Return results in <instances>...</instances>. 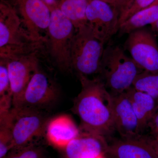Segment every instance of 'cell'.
<instances>
[{
    "label": "cell",
    "mask_w": 158,
    "mask_h": 158,
    "mask_svg": "<svg viewBox=\"0 0 158 158\" xmlns=\"http://www.w3.org/2000/svg\"><path fill=\"white\" fill-rule=\"evenodd\" d=\"M59 92L55 81L40 67L13 107H21L43 111L56 102Z\"/></svg>",
    "instance_id": "cell-8"
},
{
    "label": "cell",
    "mask_w": 158,
    "mask_h": 158,
    "mask_svg": "<svg viewBox=\"0 0 158 158\" xmlns=\"http://www.w3.org/2000/svg\"><path fill=\"white\" fill-rule=\"evenodd\" d=\"M106 156V155H104L100 156H99L98 157L96 158H107Z\"/></svg>",
    "instance_id": "cell-29"
},
{
    "label": "cell",
    "mask_w": 158,
    "mask_h": 158,
    "mask_svg": "<svg viewBox=\"0 0 158 158\" xmlns=\"http://www.w3.org/2000/svg\"><path fill=\"white\" fill-rule=\"evenodd\" d=\"M88 0H59L58 7L73 24L76 30L87 24Z\"/></svg>",
    "instance_id": "cell-18"
},
{
    "label": "cell",
    "mask_w": 158,
    "mask_h": 158,
    "mask_svg": "<svg viewBox=\"0 0 158 158\" xmlns=\"http://www.w3.org/2000/svg\"><path fill=\"white\" fill-rule=\"evenodd\" d=\"M89 1V0H88ZM102 1H105V2H108L110 3L111 4L112 3V0H102Z\"/></svg>",
    "instance_id": "cell-30"
},
{
    "label": "cell",
    "mask_w": 158,
    "mask_h": 158,
    "mask_svg": "<svg viewBox=\"0 0 158 158\" xmlns=\"http://www.w3.org/2000/svg\"><path fill=\"white\" fill-rule=\"evenodd\" d=\"M119 12L112 4L102 0H89L86 9L87 24L94 36L106 44L118 32Z\"/></svg>",
    "instance_id": "cell-10"
},
{
    "label": "cell",
    "mask_w": 158,
    "mask_h": 158,
    "mask_svg": "<svg viewBox=\"0 0 158 158\" xmlns=\"http://www.w3.org/2000/svg\"><path fill=\"white\" fill-rule=\"evenodd\" d=\"M128 35L124 48L132 59L143 70L158 73V44L155 34L144 27Z\"/></svg>",
    "instance_id": "cell-9"
},
{
    "label": "cell",
    "mask_w": 158,
    "mask_h": 158,
    "mask_svg": "<svg viewBox=\"0 0 158 158\" xmlns=\"http://www.w3.org/2000/svg\"><path fill=\"white\" fill-rule=\"evenodd\" d=\"M158 20V0L151 6L133 15L119 27V35L129 34L133 31L152 25Z\"/></svg>",
    "instance_id": "cell-17"
},
{
    "label": "cell",
    "mask_w": 158,
    "mask_h": 158,
    "mask_svg": "<svg viewBox=\"0 0 158 158\" xmlns=\"http://www.w3.org/2000/svg\"><path fill=\"white\" fill-rule=\"evenodd\" d=\"M42 1L48 6L50 9L53 7L58 6L59 0H42Z\"/></svg>",
    "instance_id": "cell-26"
},
{
    "label": "cell",
    "mask_w": 158,
    "mask_h": 158,
    "mask_svg": "<svg viewBox=\"0 0 158 158\" xmlns=\"http://www.w3.org/2000/svg\"><path fill=\"white\" fill-rule=\"evenodd\" d=\"M79 79L81 90L74 100L72 111L81 120L80 129L106 138L116 131L113 96L99 77Z\"/></svg>",
    "instance_id": "cell-1"
},
{
    "label": "cell",
    "mask_w": 158,
    "mask_h": 158,
    "mask_svg": "<svg viewBox=\"0 0 158 158\" xmlns=\"http://www.w3.org/2000/svg\"><path fill=\"white\" fill-rule=\"evenodd\" d=\"M157 0H131L119 15L120 24L126 20L142 9L151 6Z\"/></svg>",
    "instance_id": "cell-23"
},
{
    "label": "cell",
    "mask_w": 158,
    "mask_h": 158,
    "mask_svg": "<svg viewBox=\"0 0 158 158\" xmlns=\"http://www.w3.org/2000/svg\"><path fill=\"white\" fill-rule=\"evenodd\" d=\"M105 44L97 38L88 25L76 30L71 47L72 69L79 78L99 77Z\"/></svg>",
    "instance_id": "cell-4"
},
{
    "label": "cell",
    "mask_w": 158,
    "mask_h": 158,
    "mask_svg": "<svg viewBox=\"0 0 158 158\" xmlns=\"http://www.w3.org/2000/svg\"><path fill=\"white\" fill-rule=\"evenodd\" d=\"M9 112L0 113V158H5L13 148L11 131L8 123Z\"/></svg>",
    "instance_id": "cell-21"
},
{
    "label": "cell",
    "mask_w": 158,
    "mask_h": 158,
    "mask_svg": "<svg viewBox=\"0 0 158 158\" xmlns=\"http://www.w3.org/2000/svg\"><path fill=\"white\" fill-rule=\"evenodd\" d=\"M80 133V128L73 119L66 114L59 115L49 121L45 131L48 142L60 148H65Z\"/></svg>",
    "instance_id": "cell-15"
},
{
    "label": "cell",
    "mask_w": 158,
    "mask_h": 158,
    "mask_svg": "<svg viewBox=\"0 0 158 158\" xmlns=\"http://www.w3.org/2000/svg\"><path fill=\"white\" fill-rule=\"evenodd\" d=\"M132 86L151 96L158 104V73L143 71L136 77Z\"/></svg>",
    "instance_id": "cell-20"
},
{
    "label": "cell",
    "mask_w": 158,
    "mask_h": 158,
    "mask_svg": "<svg viewBox=\"0 0 158 158\" xmlns=\"http://www.w3.org/2000/svg\"><path fill=\"white\" fill-rule=\"evenodd\" d=\"M151 26V30L155 34L156 36L158 37V20L154 23Z\"/></svg>",
    "instance_id": "cell-27"
},
{
    "label": "cell",
    "mask_w": 158,
    "mask_h": 158,
    "mask_svg": "<svg viewBox=\"0 0 158 158\" xmlns=\"http://www.w3.org/2000/svg\"><path fill=\"white\" fill-rule=\"evenodd\" d=\"M50 10L51 21L47 34L45 52L59 70L72 71L71 47L75 27L58 6Z\"/></svg>",
    "instance_id": "cell-5"
},
{
    "label": "cell",
    "mask_w": 158,
    "mask_h": 158,
    "mask_svg": "<svg viewBox=\"0 0 158 158\" xmlns=\"http://www.w3.org/2000/svg\"><path fill=\"white\" fill-rule=\"evenodd\" d=\"M36 52L3 59L8 63L14 107L21 97L32 77L39 69L40 53Z\"/></svg>",
    "instance_id": "cell-11"
},
{
    "label": "cell",
    "mask_w": 158,
    "mask_h": 158,
    "mask_svg": "<svg viewBox=\"0 0 158 158\" xmlns=\"http://www.w3.org/2000/svg\"><path fill=\"white\" fill-rule=\"evenodd\" d=\"M152 141L155 147L156 151L158 158V141L155 140L153 138H152Z\"/></svg>",
    "instance_id": "cell-28"
},
{
    "label": "cell",
    "mask_w": 158,
    "mask_h": 158,
    "mask_svg": "<svg viewBox=\"0 0 158 158\" xmlns=\"http://www.w3.org/2000/svg\"><path fill=\"white\" fill-rule=\"evenodd\" d=\"M131 1V0H113L112 5L117 9L120 14Z\"/></svg>",
    "instance_id": "cell-25"
},
{
    "label": "cell",
    "mask_w": 158,
    "mask_h": 158,
    "mask_svg": "<svg viewBox=\"0 0 158 158\" xmlns=\"http://www.w3.org/2000/svg\"><path fill=\"white\" fill-rule=\"evenodd\" d=\"M139 123L140 132L148 128V124L158 109L157 102L147 94L131 87L126 90Z\"/></svg>",
    "instance_id": "cell-16"
},
{
    "label": "cell",
    "mask_w": 158,
    "mask_h": 158,
    "mask_svg": "<svg viewBox=\"0 0 158 158\" xmlns=\"http://www.w3.org/2000/svg\"><path fill=\"white\" fill-rule=\"evenodd\" d=\"M45 51V42L37 40L23 25L15 9L5 0L0 2V59Z\"/></svg>",
    "instance_id": "cell-2"
},
{
    "label": "cell",
    "mask_w": 158,
    "mask_h": 158,
    "mask_svg": "<svg viewBox=\"0 0 158 158\" xmlns=\"http://www.w3.org/2000/svg\"><path fill=\"white\" fill-rule=\"evenodd\" d=\"M15 9L32 37L46 42L51 11L42 0H5Z\"/></svg>",
    "instance_id": "cell-7"
},
{
    "label": "cell",
    "mask_w": 158,
    "mask_h": 158,
    "mask_svg": "<svg viewBox=\"0 0 158 158\" xmlns=\"http://www.w3.org/2000/svg\"><path fill=\"white\" fill-rule=\"evenodd\" d=\"M8 119L13 149L31 144L34 139L45 134L48 122L42 110L21 107L11 108Z\"/></svg>",
    "instance_id": "cell-6"
},
{
    "label": "cell",
    "mask_w": 158,
    "mask_h": 158,
    "mask_svg": "<svg viewBox=\"0 0 158 158\" xmlns=\"http://www.w3.org/2000/svg\"><path fill=\"white\" fill-rule=\"evenodd\" d=\"M12 107L11 83L8 63L0 59V110H9Z\"/></svg>",
    "instance_id": "cell-19"
},
{
    "label": "cell",
    "mask_w": 158,
    "mask_h": 158,
    "mask_svg": "<svg viewBox=\"0 0 158 158\" xmlns=\"http://www.w3.org/2000/svg\"><path fill=\"white\" fill-rule=\"evenodd\" d=\"M148 128L150 130L152 138L158 141V109L150 122Z\"/></svg>",
    "instance_id": "cell-24"
},
{
    "label": "cell",
    "mask_w": 158,
    "mask_h": 158,
    "mask_svg": "<svg viewBox=\"0 0 158 158\" xmlns=\"http://www.w3.org/2000/svg\"><path fill=\"white\" fill-rule=\"evenodd\" d=\"M115 130L122 138L142 135L138 118L126 91L112 95Z\"/></svg>",
    "instance_id": "cell-13"
},
{
    "label": "cell",
    "mask_w": 158,
    "mask_h": 158,
    "mask_svg": "<svg viewBox=\"0 0 158 158\" xmlns=\"http://www.w3.org/2000/svg\"><path fill=\"white\" fill-rule=\"evenodd\" d=\"M106 156L110 158H158L152 138L143 135L121 138L108 144Z\"/></svg>",
    "instance_id": "cell-12"
},
{
    "label": "cell",
    "mask_w": 158,
    "mask_h": 158,
    "mask_svg": "<svg viewBox=\"0 0 158 158\" xmlns=\"http://www.w3.org/2000/svg\"><path fill=\"white\" fill-rule=\"evenodd\" d=\"M143 71L119 46L110 44L105 48L99 78L111 95L123 93L132 87Z\"/></svg>",
    "instance_id": "cell-3"
},
{
    "label": "cell",
    "mask_w": 158,
    "mask_h": 158,
    "mask_svg": "<svg viewBox=\"0 0 158 158\" xmlns=\"http://www.w3.org/2000/svg\"><path fill=\"white\" fill-rule=\"evenodd\" d=\"M113 0H112V3H111V4H112V3H113Z\"/></svg>",
    "instance_id": "cell-31"
},
{
    "label": "cell",
    "mask_w": 158,
    "mask_h": 158,
    "mask_svg": "<svg viewBox=\"0 0 158 158\" xmlns=\"http://www.w3.org/2000/svg\"><path fill=\"white\" fill-rule=\"evenodd\" d=\"M108 147L105 137L80 130L64 149L66 158H96L106 155Z\"/></svg>",
    "instance_id": "cell-14"
},
{
    "label": "cell",
    "mask_w": 158,
    "mask_h": 158,
    "mask_svg": "<svg viewBox=\"0 0 158 158\" xmlns=\"http://www.w3.org/2000/svg\"><path fill=\"white\" fill-rule=\"evenodd\" d=\"M4 158H46L43 148L30 144L11 150Z\"/></svg>",
    "instance_id": "cell-22"
}]
</instances>
